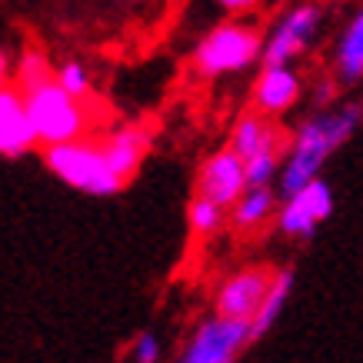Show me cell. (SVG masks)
Listing matches in <instances>:
<instances>
[{"label":"cell","mask_w":363,"mask_h":363,"mask_svg":"<svg viewBox=\"0 0 363 363\" xmlns=\"http://www.w3.org/2000/svg\"><path fill=\"white\" fill-rule=\"evenodd\" d=\"M363 123V104H340V107H327V111L310 113L300 123L294 137L286 140L284 150V170L277 180L280 200L294 197L297 190L307 184L320 180L323 164L333 157V150H340Z\"/></svg>","instance_id":"obj_1"},{"label":"cell","mask_w":363,"mask_h":363,"mask_svg":"<svg viewBox=\"0 0 363 363\" xmlns=\"http://www.w3.org/2000/svg\"><path fill=\"white\" fill-rule=\"evenodd\" d=\"M264 60V37L253 23H220L203 37L194 50V70L203 80L230 77V74H243L253 64Z\"/></svg>","instance_id":"obj_2"},{"label":"cell","mask_w":363,"mask_h":363,"mask_svg":"<svg viewBox=\"0 0 363 363\" xmlns=\"http://www.w3.org/2000/svg\"><path fill=\"white\" fill-rule=\"evenodd\" d=\"M44 167L67 187L90 197H113L123 190V180L111 170L104 147L97 140H74L60 147H47Z\"/></svg>","instance_id":"obj_3"},{"label":"cell","mask_w":363,"mask_h":363,"mask_svg":"<svg viewBox=\"0 0 363 363\" xmlns=\"http://www.w3.org/2000/svg\"><path fill=\"white\" fill-rule=\"evenodd\" d=\"M23 100H27V113H30V121H33L37 140L44 143V147H60V143L84 140V130H87L84 100L70 97L57 84V77L33 90H23Z\"/></svg>","instance_id":"obj_4"},{"label":"cell","mask_w":363,"mask_h":363,"mask_svg":"<svg viewBox=\"0 0 363 363\" xmlns=\"http://www.w3.org/2000/svg\"><path fill=\"white\" fill-rule=\"evenodd\" d=\"M250 347V323L210 313L194 327L174 363H237Z\"/></svg>","instance_id":"obj_5"},{"label":"cell","mask_w":363,"mask_h":363,"mask_svg":"<svg viewBox=\"0 0 363 363\" xmlns=\"http://www.w3.org/2000/svg\"><path fill=\"white\" fill-rule=\"evenodd\" d=\"M320 11L313 0L294 4L290 11L280 13V21L270 27V33L264 37V67H294L297 57H303L310 50V44L317 40L320 33Z\"/></svg>","instance_id":"obj_6"},{"label":"cell","mask_w":363,"mask_h":363,"mask_svg":"<svg viewBox=\"0 0 363 363\" xmlns=\"http://www.w3.org/2000/svg\"><path fill=\"white\" fill-rule=\"evenodd\" d=\"M333 213V190L330 184L320 177L303 190H297L294 197L280 200L277 210V230L290 237V240H310L317 227Z\"/></svg>","instance_id":"obj_7"},{"label":"cell","mask_w":363,"mask_h":363,"mask_svg":"<svg viewBox=\"0 0 363 363\" xmlns=\"http://www.w3.org/2000/svg\"><path fill=\"white\" fill-rule=\"evenodd\" d=\"M274 284V270L270 267H243L233 270L213 294V313L227 320H247L257 317V310L264 303L267 290Z\"/></svg>","instance_id":"obj_8"},{"label":"cell","mask_w":363,"mask_h":363,"mask_svg":"<svg viewBox=\"0 0 363 363\" xmlns=\"http://www.w3.org/2000/svg\"><path fill=\"white\" fill-rule=\"evenodd\" d=\"M247 194V164L233 150L210 154L197 170V197H207L220 203L223 210H233L237 200Z\"/></svg>","instance_id":"obj_9"},{"label":"cell","mask_w":363,"mask_h":363,"mask_svg":"<svg viewBox=\"0 0 363 363\" xmlns=\"http://www.w3.org/2000/svg\"><path fill=\"white\" fill-rule=\"evenodd\" d=\"M303 97V77L294 67H264L260 77L253 80L250 104L257 113L264 117H280L290 107H297V100Z\"/></svg>","instance_id":"obj_10"},{"label":"cell","mask_w":363,"mask_h":363,"mask_svg":"<svg viewBox=\"0 0 363 363\" xmlns=\"http://www.w3.org/2000/svg\"><path fill=\"white\" fill-rule=\"evenodd\" d=\"M37 130L27 113V100L17 87L0 90V157H23L37 147Z\"/></svg>","instance_id":"obj_11"},{"label":"cell","mask_w":363,"mask_h":363,"mask_svg":"<svg viewBox=\"0 0 363 363\" xmlns=\"http://www.w3.org/2000/svg\"><path fill=\"white\" fill-rule=\"evenodd\" d=\"M100 147H104V157H107L111 170L127 184L137 174V167L143 164L147 150L154 147V130L143 127V123H127L121 130H113L111 137H104Z\"/></svg>","instance_id":"obj_12"},{"label":"cell","mask_w":363,"mask_h":363,"mask_svg":"<svg viewBox=\"0 0 363 363\" xmlns=\"http://www.w3.org/2000/svg\"><path fill=\"white\" fill-rule=\"evenodd\" d=\"M227 150H233V154L247 164V160H253V157H260V154H270V150H280V154H284L286 143H284L280 127H277L270 117L250 111V113H243L240 121L233 123L230 140H227Z\"/></svg>","instance_id":"obj_13"},{"label":"cell","mask_w":363,"mask_h":363,"mask_svg":"<svg viewBox=\"0 0 363 363\" xmlns=\"http://www.w3.org/2000/svg\"><path fill=\"white\" fill-rule=\"evenodd\" d=\"M333 80L340 87H353L363 80V7L353 13L333 47Z\"/></svg>","instance_id":"obj_14"},{"label":"cell","mask_w":363,"mask_h":363,"mask_svg":"<svg viewBox=\"0 0 363 363\" xmlns=\"http://www.w3.org/2000/svg\"><path fill=\"white\" fill-rule=\"evenodd\" d=\"M280 210V190L277 187H247L237 207L230 210V220L237 230H257Z\"/></svg>","instance_id":"obj_15"},{"label":"cell","mask_w":363,"mask_h":363,"mask_svg":"<svg viewBox=\"0 0 363 363\" xmlns=\"http://www.w3.org/2000/svg\"><path fill=\"white\" fill-rule=\"evenodd\" d=\"M290 294H294V270H290V267L274 270V284L267 290V297H264V303H260V310H257V317L250 320V343H257L264 333H270V327H274L277 320H280V313H284Z\"/></svg>","instance_id":"obj_16"},{"label":"cell","mask_w":363,"mask_h":363,"mask_svg":"<svg viewBox=\"0 0 363 363\" xmlns=\"http://www.w3.org/2000/svg\"><path fill=\"white\" fill-rule=\"evenodd\" d=\"M230 217V210H223L220 203H213L207 197H197L187 203V227L194 230V237H213L223 230V223Z\"/></svg>","instance_id":"obj_17"},{"label":"cell","mask_w":363,"mask_h":363,"mask_svg":"<svg viewBox=\"0 0 363 363\" xmlns=\"http://www.w3.org/2000/svg\"><path fill=\"white\" fill-rule=\"evenodd\" d=\"M57 70H50V60H47V54H40V50H23L21 64H17V90H33L40 87V84H47V80H54Z\"/></svg>","instance_id":"obj_18"},{"label":"cell","mask_w":363,"mask_h":363,"mask_svg":"<svg viewBox=\"0 0 363 363\" xmlns=\"http://www.w3.org/2000/svg\"><path fill=\"white\" fill-rule=\"evenodd\" d=\"M280 170H284V154L280 150L253 157V160H247V187H274L280 180Z\"/></svg>","instance_id":"obj_19"},{"label":"cell","mask_w":363,"mask_h":363,"mask_svg":"<svg viewBox=\"0 0 363 363\" xmlns=\"http://www.w3.org/2000/svg\"><path fill=\"white\" fill-rule=\"evenodd\" d=\"M57 84H60L70 97L87 100V94H90V70L80 64V60H64V64L57 67Z\"/></svg>","instance_id":"obj_20"},{"label":"cell","mask_w":363,"mask_h":363,"mask_svg":"<svg viewBox=\"0 0 363 363\" xmlns=\"http://www.w3.org/2000/svg\"><path fill=\"white\" fill-rule=\"evenodd\" d=\"M160 337L154 330H140L130 343V363H160Z\"/></svg>","instance_id":"obj_21"},{"label":"cell","mask_w":363,"mask_h":363,"mask_svg":"<svg viewBox=\"0 0 363 363\" xmlns=\"http://www.w3.org/2000/svg\"><path fill=\"white\" fill-rule=\"evenodd\" d=\"M260 4H264V0H217V7L227 13H250V11H257Z\"/></svg>","instance_id":"obj_22"},{"label":"cell","mask_w":363,"mask_h":363,"mask_svg":"<svg viewBox=\"0 0 363 363\" xmlns=\"http://www.w3.org/2000/svg\"><path fill=\"white\" fill-rule=\"evenodd\" d=\"M7 74H11V64H7V54L0 50V90L7 87Z\"/></svg>","instance_id":"obj_23"}]
</instances>
